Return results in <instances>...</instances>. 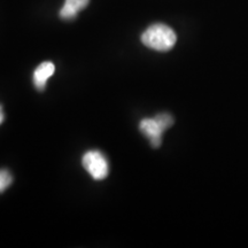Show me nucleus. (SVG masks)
I'll return each mask as SVG.
<instances>
[{"label":"nucleus","mask_w":248,"mask_h":248,"mask_svg":"<svg viewBox=\"0 0 248 248\" xmlns=\"http://www.w3.org/2000/svg\"><path fill=\"white\" fill-rule=\"evenodd\" d=\"M177 42V36L171 28L163 23L148 27L141 35V43L148 48L159 52L170 51Z\"/></svg>","instance_id":"nucleus-1"},{"label":"nucleus","mask_w":248,"mask_h":248,"mask_svg":"<svg viewBox=\"0 0 248 248\" xmlns=\"http://www.w3.org/2000/svg\"><path fill=\"white\" fill-rule=\"evenodd\" d=\"M82 164L91 177L95 181H102L109 173V164L100 151H89L83 155Z\"/></svg>","instance_id":"nucleus-2"},{"label":"nucleus","mask_w":248,"mask_h":248,"mask_svg":"<svg viewBox=\"0 0 248 248\" xmlns=\"http://www.w3.org/2000/svg\"><path fill=\"white\" fill-rule=\"evenodd\" d=\"M139 129L142 135L150 140L152 147H160L161 142H162V133L166 131V129L161 125L159 121L155 119V116L151 119L141 120Z\"/></svg>","instance_id":"nucleus-3"},{"label":"nucleus","mask_w":248,"mask_h":248,"mask_svg":"<svg viewBox=\"0 0 248 248\" xmlns=\"http://www.w3.org/2000/svg\"><path fill=\"white\" fill-rule=\"evenodd\" d=\"M55 71V66L52 62L45 61L43 63H40L38 67L36 68L35 73H33L32 76V82L33 85L37 90L39 91H43L46 88V83L49 77L54 74Z\"/></svg>","instance_id":"nucleus-4"},{"label":"nucleus","mask_w":248,"mask_h":248,"mask_svg":"<svg viewBox=\"0 0 248 248\" xmlns=\"http://www.w3.org/2000/svg\"><path fill=\"white\" fill-rule=\"evenodd\" d=\"M90 0H64L63 7L60 9V17L62 20L71 21L78 14V12L84 9L89 5Z\"/></svg>","instance_id":"nucleus-5"},{"label":"nucleus","mask_w":248,"mask_h":248,"mask_svg":"<svg viewBox=\"0 0 248 248\" xmlns=\"http://www.w3.org/2000/svg\"><path fill=\"white\" fill-rule=\"evenodd\" d=\"M12 182H13V177H12L11 172L6 169L0 170V193L7 190Z\"/></svg>","instance_id":"nucleus-6"},{"label":"nucleus","mask_w":248,"mask_h":248,"mask_svg":"<svg viewBox=\"0 0 248 248\" xmlns=\"http://www.w3.org/2000/svg\"><path fill=\"white\" fill-rule=\"evenodd\" d=\"M155 119H156L161 123V125L163 126L164 129H169L170 126L173 124V117L168 113H161L155 115Z\"/></svg>","instance_id":"nucleus-7"},{"label":"nucleus","mask_w":248,"mask_h":248,"mask_svg":"<svg viewBox=\"0 0 248 248\" xmlns=\"http://www.w3.org/2000/svg\"><path fill=\"white\" fill-rule=\"evenodd\" d=\"M5 121V114H4V110H2V107L1 105H0V124Z\"/></svg>","instance_id":"nucleus-8"}]
</instances>
